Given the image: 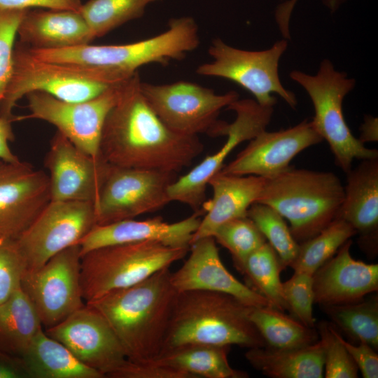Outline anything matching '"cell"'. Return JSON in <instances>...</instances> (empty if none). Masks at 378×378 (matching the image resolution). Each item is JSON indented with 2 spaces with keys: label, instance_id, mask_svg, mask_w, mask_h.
<instances>
[{
  "label": "cell",
  "instance_id": "obj_1",
  "mask_svg": "<svg viewBox=\"0 0 378 378\" xmlns=\"http://www.w3.org/2000/svg\"><path fill=\"white\" fill-rule=\"evenodd\" d=\"M139 72L123 82L120 97L105 119L99 158L117 167L176 173L202 153L198 136L169 129L148 103Z\"/></svg>",
  "mask_w": 378,
  "mask_h": 378
},
{
  "label": "cell",
  "instance_id": "obj_2",
  "mask_svg": "<svg viewBox=\"0 0 378 378\" xmlns=\"http://www.w3.org/2000/svg\"><path fill=\"white\" fill-rule=\"evenodd\" d=\"M169 267L86 302L108 323L130 362L154 360L162 351L177 294Z\"/></svg>",
  "mask_w": 378,
  "mask_h": 378
},
{
  "label": "cell",
  "instance_id": "obj_3",
  "mask_svg": "<svg viewBox=\"0 0 378 378\" xmlns=\"http://www.w3.org/2000/svg\"><path fill=\"white\" fill-rule=\"evenodd\" d=\"M251 307L223 293L177 292L160 354L190 344L267 346L249 318Z\"/></svg>",
  "mask_w": 378,
  "mask_h": 378
},
{
  "label": "cell",
  "instance_id": "obj_4",
  "mask_svg": "<svg viewBox=\"0 0 378 378\" xmlns=\"http://www.w3.org/2000/svg\"><path fill=\"white\" fill-rule=\"evenodd\" d=\"M199 44L197 22L192 17L183 16L170 19L164 32L132 43L85 44L60 49L28 48L39 59L95 68L120 83L144 65L158 63L166 66L172 60L183 59Z\"/></svg>",
  "mask_w": 378,
  "mask_h": 378
},
{
  "label": "cell",
  "instance_id": "obj_5",
  "mask_svg": "<svg viewBox=\"0 0 378 378\" xmlns=\"http://www.w3.org/2000/svg\"><path fill=\"white\" fill-rule=\"evenodd\" d=\"M343 198L344 185L334 173L290 166L266 178L257 202L272 207L286 219L300 244L337 218Z\"/></svg>",
  "mask_w": 378,
  "mask_h": 378
},
{
  "label": "cell",
  "instance_id": "obj_6",
  "mask_svg": "<svg viewBox=\"0 0 378 378\" xmlns=\"http://www.w3.org/2000/svg\"><path fill=\"white\" fill-rule=\"evenodd\" d=\"M118 83L95 68L39 59L20 42L14 48L12 74L0 104V116L15 120L13 109L16 103L31 92L78 102L93 99Z\"/></svg>",
  "mask_w": 378,
  "mask_h": 378
},
{
  "label": "cell",
  "instance_id": "obj_7",
  "mask_svg": "<svg viewBox=\"0 0 378 378\" xmlns=\"http://www.w3.org/2000/svg\"><path fill=\"white\" fill-rule=\"evenodd\" d=\"M188 248L155 241L106 246L81 256L80 281L85 302L133 286L182 259Z\"/></svg>",
  "mask_w": 378,
  "mask_h": 378
},
{
  "label": "cell",
  "instance_id": "obj_8",
  "mask_svg": "<svg viewBox=\"0 0 378 378\" xmlns=\"http://www.w3.org/2000/svg\"><path fill=\"white\" fill-rule=\"evenodd\" d=\"M289 76L310 97L314 109L312 125L327 141L335 164L345 174L352 168L355 160L378 158V150L365 147L355 137L344 119L343 101L355 87L354 78L335 70L328 59L321 61L315 75L293 70Z\"/></svg>",
  "mask_w": 378,
  "mask_h": 378
},
{
  "label": "cell",
  "instance_id": "obj_9",
  "mask_svg": "<svg viewBox=\"0 0 378 378\" xmlns=\"http://www.w3.org/2000/svg\"><path fill=\"white\" fill-rule=\"evenodd\" d=\"M141 89L160 119L174 132L188 136H224L227 122L219 120V114L239 97L236 91L218 94L184 80L162 85L141 81Z\"/></svg>",
  "mask_w": 378,
  "mask_h": 378
},
{
  "label": "cell",
  "instance_id": "obj_10",
  "mask_svg": "<svg viewBox=\"0 0 378 378\" xmlns=\"http://www.w3.org/2000/svg\"><path fill=\"white\" fill-rule=\"evenodd\" d=\"M288 48L284 38L264 50L239 49L214 38L208 50L213 61L200 64L196 73L200 76L219 77L231 80L248 91L261 106H271L276 103L272 94H276L293 108L298 105L295 94L282 85L279 61Z\"/></svg>",
  "mask_w": 378,
  "mask_h": 378
},
{
  "label": "cell",
  "instance_id": "obj_11",
  "mask_svg": "<svg viewBox=\"0 0 378 378\" xmlns=\"http://www.w3.org/2000/svg\"><path fill=\"white\" fill-rule=\"evenodd\" d=\"M176 174L108 165L94 203L96 225L132 219L170 202L169 186Z\"/></svg>",
  "mask_w": 378,
  "mask_h": 378
},
{
  "label": "cell",
  "instance_id": "obj_12",
  "mask_svg": "<svg viewBox=\"0 0 378 378\" xmlns=\"http://www.w3.org/2000/svg\"><path fill=\"white\" fill-rule=\"evenodd\" d=\"M95 225L92 202L50 201L16 239L24 272L36 270L55 255L78 244Z\"/></svg>",
  "mask_w": 378,
  "mask_h": 378
},
{
  "label": "cell",
  "instance_id": "obj_13",
  "mask_svg": "<svg viewBox=\"0 0 378 378\" xmlns=\"http://www.w3.org/2000/svg\"><path fill=\"white\" fill-rule=\"evenodd\" d=\"M123 82L93 99L78 102L62 101L43 92H31L26 95L29 114L17 116L15 120L34 118L46 121L55 126L76 147L99 158L102 127L106 115L120 97Z\"/></svg>",
  "mask_w": 378,
  "mask_h": 378
},
{
  "label": "cell",
  "instance_id": "obj_14",
  "mask_svg": "<svg viewBox=\"0 0 378 378\" xmlns=\"http://www.w3.org/2000/svg\"><path fill=\"white\" fill-rule=\"evenodd\" d=\"M80 250L71 246L36 270L24 272L21 287L45 329L53 327L85 305L80 272Z\"/></svg>",
  "mask_w": 378,
  "mask_h": 378
},
{
  "label": "cell",
  "instance_id": "obj_15",
  "mask_svg": "<svg viewBox=\"0 0 378 378\" xmlns=\"http://www.w3.org/2000/svg\"><path fill=\"white\" fill-rule=\"evenodd\" d=\"M226 109L236 114L234 120L226 127V141L216 153L206 157L169 186L171 202L185 204L195 211L201 209L210 178L222 169L224 161L237 146L266 130L274 113V107L261 106L251 99H238Z\"/></svg>",
  "mask_w": 378,
  "mask_h": 378
},
{
  "label": "cell",
  "instance_id": "obj_16",
  "mask_svg": "<svg viewBox=\"0 0 378 378\" xmlns=\"http://www.w3.org/2000/svg\"><path fill=\"white\" fill-rule=\"evenodd\" d=\"M45 332L105 377H110L127 360L108 323L88 304Z\"/></svg>",
  "mask_w": 378,
  "mask_h": 378
},
{
  "label": "cell",
  "instance_id": "obj_17",
  "mask_svg": "<svg viewBox=\"0 0 378 378\" xmlns=\"http://www.w3.org/2000/svg\"><path fill=\"white\" fill-rule=\"evenodd\" d=\"M50 201L46 173L26 162L0 160V238L16 240Z\"/></svg>",
  "mask_w": 378,
  "mask_h": 378
},
{
  "label": "cell",
  "instance_id": "obj_18",
  "mask_svg": "<svg viewBox=\"0 0 378 378\" xmlns=\"http://www.w3.org/2000/svg\"><path fill=\"white\" fill-rule=\"evenodd\" d=\"M44 164L50 201L94 203L109 164L83 151L59 132L50 142Z\"/></svg>",
  "mask_w": 378,
  "mask_h": 378
},
{
  "label": "cell",
  "instance_id": "obj_19",
  "mask_svg": "<svg viewBox=\"0 0 378 378\" xmlns=\"http://www.w3.org/2000/svg\"><path fill=\"white\" fill-rule=\"evenodd\" d=\"M322 141L307 120L286 130H265L251 139L246 148L220 171L233 175L271 178L289 168L291 160L300 152Z\"/></svg>",
  "mask_w": 378,
  "mask_h": 378
},
{
  "label": "cell",
  "instance_id": "obj_20",
  "mask_svg": "<svg viewBox=\"0 0 378 378\" xmlns=\"http://www.w3.org/2000/svg\"><path fill=\"white\" fill-rule=\"evenodd\" d=\"M189 251L190 255L184 264L171 273L170 281L177 292H218L230 295L250 307H270L262 295L239 281L225 268L214 237L194 241Z\"/></svg>",
  "mask_w": 378,
  "mask_h": 378
},
{
  "label": "cell",
  "instance_id": "obj_21",
  "mask_svg": "<svg viewBox=\"0 0 378 378\" xmlns=\"http://www.w3.org/2000/svg\"><path fill=\"white\" fill-rule=\"evenodd\" d=\"M203 213L201 209L188 218L172 223L158 216L143 220L132 218L107 225H96L78 242L80 255L106 246L144 241H155L174 248H189Z\"/></svg>",
  "mask_w": 378,
  "mask_h": 378
},
{
  "label": "cell",
  "instance_id": "obj_22",
  "mask_svg": "<svg viewBox=\"0 0 378 378\" xmlns=\"http://www.w3.org/2000/svg\"><path fill=\"white\" fill-rule=\"evenodd\" d=\"M351 239L312 275L314 303L321 305L356 302L378 290V265L354 259Z\"/></svg>",
  "mask_w": 378,
  "mask_h": 378
},
{
  "label": "cell",
  "instance_id": "obj_23",
  "mask_svg": "<svg viewBox=\"0 0 378 378\" xmlns=\"http://www.w3.org/2000/svg\"><path fill=\"white\" fill-rule=\"evenodd\" d=\"M344 198L337 218L350 224L367 251H377L378 237V158L361 160L346 173Z\"/></svg>",
  "mask_w": 378,
  "mask_h": 378
},
{
  "label": "cell",
  "instance_id": "obj_24",
  "mask_svg": "<svg viewBox=\"0 0 378 378\" xmlns=\"http://www.w3.org/2000/svg\"><path fill=\"white\" fill-rule=\"evenodd\" d=\"M265 178L239 176L219 171L209 181L213 197L202 206L205 215L193 234L191 243L213 236L215 230L224 223L247 216L251 206L256 203L263 189Z\"/></svg>",
  "mask_w": 378,
  "mask_h": 378
},
{
  "label": "cell",
  "instance_id": "obj_25",
  "mask_svg": "<svg viewBox=\"0 0 378 378\" xmlns=\"http://www.w3.org/2000/svg\"><path fill=\"white\" fill-rule=\"evenodd\" d=\"M20 43L35 49H60L90 44L94 39L80 12L28 10L18 29Z\"/></svg>",
  "mask_w": 378,
  "mask_h": 378
},
{
  "label": "cell",
  "instance_id": "obj_26",
  "mask_svg": "<svg viewBox=\"0 0 378 378\" xmlns=\"http://www.w3.org/2000/svg\"><path fill=\"white\" fill-rule=\"evenodd\" d=\"M246 358L257 370L273 378H321L324 351L321 340L308 346L276 349H249Z\"/></svg>",
  "mask_w": 378,
  "mask_h": 378
},
{
  "label": "cell",
  "instance_id": "obj_27",
  "mask_svg": "<svg viewBox=\"0 0 378 378\" xmlns=\"http://www.w3.org/2000/svg\"><path fill=\"white\" fill-rule=\"evenodd\" d=\"M28 378H103L99 372L80 362L64 344L43 329L21 356Z\"/></svg>",
  "mask_w": 378,
  "mask_h": 378
},
{
  "label": "cell",
  "instance_id": "obj_28",
  "mask_svg": "<svg viewBox=\"0 0 378 378\" xmlns=\"http://www.w3.org/2000/svg\"><path fill=\"white\" fill-rule=\"evenodd\" d=\"M230 346L190 344L160 354L158 363L185 372L194 377L246 378L248 374L234 369L228 361Z\"/></svg>",
  "mask_w": 378,
  "mask_h": 378
},
{
  "label": "cell",
  "instance_id": "obj_29",
  "mask_svg": "<svg viewBox=\"0 0 378 378\" xmlns=\"http://www.w3.org/2000/svg\"><path fill=\"white\" fill-rule=\"evenodd\" d=\"M42 327L32 303L20 286L0 304V351L21 357Z\"/></svg>",
  "mask_w": 378,
  "mask_h": 378
},
{
  "label": "cell",
  "instance_id": "obj_30",
  "mask_svg": "<svg viewBox=\"0 0 378 378\" xmlns=\"http://www.w3.org/2000/svg\"><path fill=\"white\" fill-rule=\"evenodd\" d=\"M248 316L267 346L276 349L298 348L310 345L318 340V334L314 328H309L272 307H251Z\"/></svg>",
  "mask_w": 378,
  "mask_h": 378
},
{
  "label": "cell",
  "instance_id": "obj_31",
  "mask_svg": "<svg viewBox=\"0 0 378 378\" xmlns=\"http://www.w3.org/2000/svg\"><path fill=\"white\" fill-rule=\"evenodd\" d=\"M284 267L274 248L265 242L252 252L238 270L249 281L251 288L262 295L270 307L285 312V302L280 273Z\"/></svg>",
  "mask_w": 378,
  "mask_h": 378
},
{
  "label": "cell",
  "instance_id": "obj_32",
  "mask_svg": "<svg viewBox=\"0 0 378 378\" xmlns=\"http://www.w3.org/2000/svg\"><path fill=\"white\" fill-rule=\"evenodd\" d=\"M332 323L350 338L378 349V298L340 304L321 305Z\"/></svg>",
  "mask_w": 378,
  "mask_h": 378
},
{
  "label": "cell",
  "instance_id": "obj_33",
  "mask_svg": "<svg viewBox=\"0 0 378 378\" xmlns=\"http://www.w3.org/2000/svg\"><path fill=\"white\" fill-rule=\"evenodd\" d=\"M356 234L350 224L337 218L316 235L299 244L297 257L290 267L294 272L313 274Z\"/></svg>",
  "mask_w": 378,
  "mask_h": 378
},
{
  "label": "cell",
  "instance_id": "obj_34",
  "mask_svg": "<svg viewBox=\"0 0 378 378\" xmlns=\"http://www.w3.org/2000/svg\"><path fill=\"white\" fill-rule=\"evenodd\" d=\"M160 0H88L80 13L94 38L120 26L141 18L146 7Z\"/></svg>",
  "mask_w": 378,
  "mask_h": 378
},
{
  "label": "cell",
  "instance_id": "obj_35",
  "mask_svg": "<svg viewBox=\"0 0 378 378\" xmlns=\"http://www.w3.org/2000/svg\"><path fill=\"white\" fill-rule=\"evenodd\" d=\"M247 216L276 251L284 268L290 267L297 257L299 243L293 236L284 218L272 207L258 202L251 206Z\"/></svg>",
  "mask_w": 378,
  "mask_h": 378
},
{
  "label": "cell",
  "instance_id": "obj_36",
  "mask_svg": "<svg viewBox=\"0 0 378 378\" xmlns=\"http://www.w3.org/2000/svg\"><path fill=\"white\" fill-rule=\"evenodd\" d=\"M212 237L216 243L229 251L237 270L252 252L267 242L248 216L224 223L215 230Z\"/></svg>",
  "mask_w": 378,
  "mask_h": 378
},
{
  "label": "cell",
  "instance_id": "obj_37",
  "mask_svg": "<svg viewBox=\"0 0 378 378\" xmlns=\"http://www.w3.org/2000/svg\"><path fill=\"white\" fill-rule=\"evenodd\" d=\"M319 340L323 343L326 378H356L358 368L337 336L332 323L321 321L318 326Z\"/></svg>",
  "mask_w": 378,
  "mask_h": 378
},
{
  "label": "cell",
  "instance_id": "obj_38",
  "mask_svg": "<svg viewBox=\"0 0 378 378\" xmlns=\"http://www.w3.org/2000/svg\"><path fill=\"white\" fill-rule=\"evenodd\" d=\"M313 274L304 272H294L293 275L282 282V291L288 311L293 318L309 328H314L313 315L314 294Z\"/></svg>",
  "mask_w": 378,
  "mask_h": 378
},
{
  "label": "cell",
  "instance_id": "obj_39",
  "mask_svg": "<svg viewBox=\"0 0 378 378\" xmlns=\"http://www.w3.org/2000/svg\"><path fill=\"white\" fill-rule=\"evenodd\" d=\"M29 9H0V104L11 76L15 38Z\"/></svg>",
  "mask_w": 378,
  "mask_h": 378
},
{
  "label": "cell",
  "instance_id": "obj_40",
  "mask_svg": "<svg viewBox=\"0 0 378 378\" xmlns=\"http://www.w3.org/2000/svg\"><path fill=\"white\" fill-rule=\"evenodd\" d=\"M24 270L16 240L0 238V304L21 286Z\"/></svg>",
  "mask_w": 378,
  "mask_h": 378
},
{
  "label": "cell",
  "instance_id": "obj_41",
  "mask_svg": "<svg viewBox=\"0 0 378 378\" xmlns=\"http://www.w3.org/2000/svg\"><path fill=\"white\" fill-rule=\"evenodd\" d=\"M110 377L112 378H193L190 374L154 360L133 363L128 360Z\"/></svg>",
  "mask_w": 378,
  "mask_h": 378
},
{
  "label": "cell",
  "instance_id": "obj_42",
  "mask_svg": "<svg viewBox=\"0 0 378 378\" xmlns=\"http://www.w3.org/2000/svg\"><path fill=\"white\" fill-rule=\"evenodd\" d=\"M337 336L346 348L364 378L378 377V355L372 346L359 342L354 344L345 340L336 330Z\"/></svg>",
  "mask_w": 378,
  "mask_h": 378
},
{
  "label": "cell",
  "instance_id": "obj_43",
  "mask_svg": "<svg viewBox=\"0 0 378 378\" xmlns=\"http://www.w3.org/2000/svg\"><path fill=\"white\" fill-rule=\"evenodd\" d=\"M82 4L80 0H0V9L22 10L38 8L80 12Z\"/></svg>",
  "mask_w": 378,
  "mask_h": 378
},
{
  "label": "cell",
  "instance_id": "obj_44",
  "mask_svg": "<svg viewBox=\"0 0 378 378\" xmlns=\"http://www.w3.org/2000/svg\"><path fill=\"white\" fill-rule=\"evenodd\" d=\"M298 0H285L279 4L274 13L275 20L279 31L285 39L290 38V20L294 7ZM347 0H322L323 4L331 12L336 11Z\"/></svg>",
  "mask_w": 378,
  "mask_h": 378
},
{
  "label": "cell",
  "instance_id": "obj_45",
  "mask_svg": "<svg viewBox=\"0 0 378 378\" xmlns=\"http://www.w3.org/2000/svg\"><path fill=\"white\" fill-rule=\"evenodd\" d=\"M0 378H28L22 358L0 351Z\"/></svg>",
  "mask_w": 378,
  "mask_h": 378
},
{
  "label": "cell",
  "instance_id": "obj_46",
  "mask_svg": "<svg viewBox=\"0 0 378 378\" xmlns=\"http://www.w3.org/2000/svg\"><path fill=\"white\" fill-rule=\"evenodd\" d=\"M11 122V120L0 116V160L14 162L20 159L12 152L8 145L10 141L14 140Z\"/></svg>",
  "mask_w": 378,
  "mask_h": 378
},
{
  "label": "cell",
  "instance_id": "obj_47",
  "mask_svg": "<svg viewBox=\"0 0 378 378\" xmlns=\"http://www.w3.org/2000/svg\"><path fill=\"white\" fill-rule=\"evenodd\" d=\"M362 132L360 141L362 143L377 141V118L368 117L363 124Z\"/></svg>",
  "mask_w": 378,
  "mask_h": 378
}]
</instances>
